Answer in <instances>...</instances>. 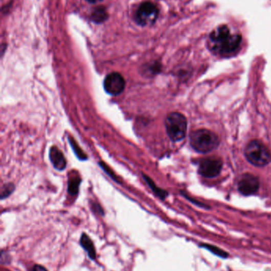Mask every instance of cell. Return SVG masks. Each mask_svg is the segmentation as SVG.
<instances>
[{
  "instance_id": "5bb4252c",
  "label": "cell",
  "mask_w": 271,
  "mask_h": 271,
  "mask_svg": "<svg viewBox=\"0 0 271 271\" xmlns=\"http://www.w3.org/2000/svg\"><path fill=\"white\" fill-rule=\"evenodd\" d=\"M69 140H70V145H71L72 149H73V150L74 151V153H75L76 156H77V158H78L79 160H87V155H86L85 153H84V152L80 149V147H79L78 144H77V142L74 140V139L72 138V137H69Z\"/></svg>"
},
{
  "instance_id": "2e32d148",
  "label": "cell",
  "mask_w": 271,
  "mask_h": 271,
  "mask_svg": "<svg viewBox=\"0 0 271 271\" xmlns=\"http://www.w3.org/2000/svg\"><path fill=\"white\" fill-rule=\"evenodd\" d=\"M161 65L159 63H153L150 65H147L145 67L143 72L146 74V76H153V75L157 74L160 72Z\"/></svg>"
},
{
  "instance_id": "9c48e42d",
  "label": "cell",
  "mask_w": 271,
  "mask_h": 271,
  "mask_svg": "<svg viewBox=\"0 0 271 271\" xmlns=\"http://www.w3.org/2000/svg\"><path fill=\"white\" fill-rule=\"evenodd\" d=\"M50 160L57 170H63L66 167V159L58 147H52L50 149Z\"/></svg>"
},
{
  "instance_id": "7a4b0ae2",
  "label": "cell",
  "mask_w": 271,
  "mask_h": 271,
  "mask_svg": "<svg viewBox=\"0 0 271 271\" xmlns=\"http://www.w3.org/2000/svg\"><path fill=\"white\" fill-rule=\"evenodd\" d=\"M190 145L199 153H209L217 149L219 137L213 132L201 129L192 132L189 136Z\"/></svg>"
},
{
  "instance_id": "ac0fdd59",
  "label": "cell",
  "mask_w": 271,
  "mask_h": 271,
  "mask_svg": "<svg viewBox=\"0 0 271 271\" xmlns=\"http://www.w3.org/2000/svg\"><path fill=\"white\" fill-rule=\"evenodd\" d=\"M31 271H48L46 269L44 266H41V265H34L32 268H31Z\"/></svg>"
},
{
  "instance_id": "e0dca14e",
  "label": "cell",
  "mask_w": 271,
  "mask_h": 271,
  "mask_svg": "<svg viewBox=\"0 0 271 271\" xmlns=\"http://www.w3.org/2000/svg\"><path fill=\"white\" fill-rule=\"evenodd\" d=\"M14 185L12 183H7L4 185L2 188V191H1V199L4 200L6 198L9 197L10 195L14 192Z\"/></svg>"
},
{
  "instance_id": "30bf717a",
  "label": "cell",
  "mask_w": 271,
  "mask_h": 271,
  "mask_svg": "<svg viewBox=\"0 0 271 271\" xmlns=\"http://www.w3.org/2000/svg\"><path fill=\"white\" fill-rule=\"evenodd\" d=\"M80 245L87 252L88 257L92 260H95V259L97 258V253H96V249H95L94 244H93L91 239L85 233H83L82 236L80 237Z\"/></svg>"
},
{
  "instance_id": "d6986e66",
  "label": "cell",
  "mask_w": 271,
  "mask_h": 271,
  "mask_svg": "<svg viewBox=\"0 0 271 271\" xmlns=\"http://www.w3.org/2000/svg\"><path fill=\"white\" fill-rule=\"evenodd\" d=\"M87 1L90 4H97V3L100 2L102 0H87Z\"/></svg>"
},
{
  "instance_id": "4fadbf2b",
  "label": "cell",
  "mask_w": 271,
  "mask_h": 271,
  "mask_svg": "<svg viewBox=\"0 0 271 271\" xmlns=\"http://www.w3.org/2000/svg\"><path fill=\"white\" fill-rule=\"evenodd\" d=\"M200 248H205L206 250L210 252L211 253L216 255L218 257L222 258V259H227V258L229 257V254L228 252H225L221 248L215 246V245L209 244V243H202L200 245Z\"/></svg>"
},
{
  "instance_id": "277c9868",
  "label": "cell",
  "mask_w": 271,
  "mask_h": 271,
  "mask_svg": "<svg viewBox=\"0 0 271 271\" xmlns=\"http://www.w3.org/2000/svg\"><path fill=\"white\" fill-rule=\"evenodd\" d=\"M166 133L170 140L179 142L186 137L187 132V120L183 114L173 112L168 114L165 120Z\"/></svg>"
},
{
  "instance_id": "8992f818",
  "label": "cell",
  "mask_w": 271,
  "mask_h": 271,
  "mask_svg": "<svg viewBox=\"0 0 271 271\" xmlns=\"http://www.w3.org/2000/svg\"><path fill=\"white\" fill-rule=\"evenodd\" d=\"M223 163L216 158H205L200 160L198 166V172L203 177L212 178L219 176L221 172Z\"/></svg>"
},
{
  "instance_id": "52a82bcc",
  "label": "cell",
  "mask_w": 271,
  "mask_h": 271,
  "mask_svg": "<svg viewBox=\"0 0 271 271\" xmlns=\"http://www.w3.org/2000/svg\"><path fill=\"white\" fill-rule=\"evenodd\" d=\"M125 80L120 73H110L104 79V90L110 95L116 96L121 94L125 89Z\"/></svg>"
},
{
  "instance_id": "8fae6325",
  "label": "cell",
  "mask_w": 271,
  "mask_h": 271,
  "mask_svg": "<svg viewBox=\"0 0 271 271\" xmlns=\"http://www.w3.org/2000/svg\"><path fill=\"white\" fill-rule=\"evenodd\" d=\"M143 179H144L145 182L147 183L149 187L151 189L152 191L154 194L159 197V199H162V200H164L166 197L168 196L167 191L166 190H163V189H160V188L157 187L155 183L151 179L148 177V176H146V175H143Z\"/></svg>"
},
{
  "instance_id": "9a60e30c",
  "label": "cell",
  "mask_w": 271,
  "mask_h": 271,
  "mask_svg": "<svg viewBox=\"0 0 271 271\" xmlns=\"http://www.w3.org/2000/svg\"><path fill=\"white\" fill-rule=\"evenodd\" d=\"M80 179L79 178H73L69 181L68 192L72 196H76L78 193Z\"/></svg>"
},
{
  "instance_id": "7c38bea8",
  "label": "cell",
  "mask_w": 271,
  "mask_h": 271,
  "mask_svg": "<svg viewBox=\"0 0 271 271\" xmlns=\"http://www.w3.org/2000/svg\"><path fill=\"white\" fill-rule=\"evenodd\" d=\"M92 20L97 23L104 22L107 18V13L105 7H97L93 9L91 14Z\"/></svg>"
},
{
  "instance_id": "3957f363",
  "label": "cell",
  "mask_w": 271,
  "mask_h": 271,
  "mask_svg": "<svg viewBox=\"0 0 271 271\" xmlns=\"http://www.w3.org/2000/svg\"><path fill=\"white\" fill-rule=\"evenodd\" d=\"M245 157L255 167H262L271 162V153L266 145L259 140H252L246 145Z\"/></svg>"
},
{
  "instance_id": "ba28073f",
  "label": "cell",
  "mask_w": 271,
  "mask_h": 271,
  "mask_svg": "<svg viewBox=\"0 0 271 271\" xmlns=\"http://www.w3.org/2000/svg\"><path fill=\"white\" fill-rule=\"evenodd\" d=\"M259 181L256 176L253 175H243L238 182V190L239 193L245 196H250L256 193L259 190Z\"/></svg>"
},
{
  "instance_id": "5b68a950",
  "label": "cell",
  "mask_w": 271,
  "mask_h": 271,
  "mask_svg": "<svg viewBox=\"0 0 271 271\" xmlns=\"http://www.w3.org/2000/svg\"><path fill=\"white\" fill-rule=\"evenodd\" d=\"M159 11L155 4L150 1L142 3L138 7L134 19L139 25L146 27L153 25L159 17Z\"/></svg>"
},
{
  "instance_id": "6da1fadb",
  "label": "cell",
  "mask_w": 271,
  "mask_h": 271,
  "mask_svg": "<svg viewBox=\"0 0 271 271\" xmlns=\"http://www.w3.org/2000/svg\"><path fill=\"white\" fill-rule=\"evenodd\" d=\"M242 43V37L234 33L228 26H221L212 31L209 36V48L219 56L236 54Z\"/></svg>"
}]
</instances>
